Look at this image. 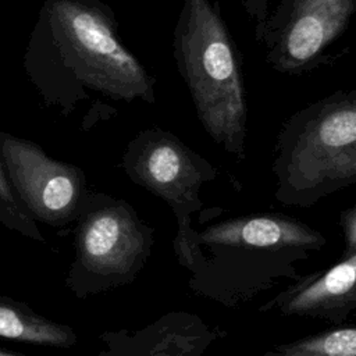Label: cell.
I'll return each instance as SVG.
<instances>
[{"mask_svg":"<svg viewBox=\"0 0 356 356\" xmlns=\"http://www.w3.org/2000/svg\"><path fill=\"white\" fill-rule=\"evenodd\" d=\"M24 68L64 114L89 100L156 102V78L120 40L114 13L100 0H46Z\"/></svg>","mask_w":356,"mask_h":356,"instance_id":"1","label":"cell"},{"mask_svg":"<svg viewBox=\"0 0 356 356\" xmlns=\"http://www.w3.org/2000/svg\"><path fill=\"white\" fill-rule=\"evenodd\" d=\"M325 243L318 229L286 214L229 217L193 231L188 286L196 296L241 309L298 280L299 266Z\"/></svg>","mask_w":356,"mask_h":356,"instance_id":"2","label":"cell"},{"mask_svg":"<svg viewBox=\"0 0 356 356\" xmlns=\"http://www.w3.org/2000/svg\"><path fill=\"white\" fill-rule=\"evenodd\" d=\"M172 57L204 132L243 160L249 107L242 57L218 1L182 0Z\"/></svg>","mask_w":356,"mask_h":356,"instance_id":"3","label":"cell"},{"mask_svg":"<svg viewBox=\"0 0 356 356\" xmlns=\"http://www.w3.org/2000/svg\"><path fill=\"white\" fill-rule=\"evenodd\" d=\"M274 197L307 209L356 184V89H338L292 113L280 127Z\"/></svg>","mask_w":356,"mask_h":356,"instance_id":"4","label":"cell"},{"mask_svg":"<svg viewBox=\"0 0 356 356\" xmlns=\"http://www.w3.org/2000/svg\"><path fill=\"white\" fill-rule=\"evenodd\" d=\"M75 260L65 280L79 298L131 284L154 245V229L122 199L86 193L76 214Z\"/></svg>","mask_w":356,"mask_h":356,"instance_id":"5","label":"cell"},{"mask_svg":"<svg viewBox=\"0 0 356 356\" xmlns=\"http://www.w3.org/2000/svg\"><path fill=\"white\" fill-rule=\"evenodd\" d=\"M121 167L129 179L160 197L177 220L174 252L188 268L192 256V216L203 207L200 189L218 177V170L175 134L147 128L128 143Z\"/></svg>","mask_w":356,"mask_h":356,"instance_id":"6","label":"cell"},{"mask_svg":"<svg viewBox=\"0 0 356 356\" xmlns=\"http://www.w3.org/2000/svg\"><path fill=\"white\" fill-rule=\"evenodd\" d=\"M356 15V0H280L254 39L268 67L302 75L327 64Z\"/></svg>","mask_w":356,"mask_h":356,"instance_id":"7","label":"cell"},{"mask_svg":"<svg viewBox=\"0 0 356 356\" xmlns=\"http://www.w3.org/2000/svg\"><path fill=\"white\" fill-rule=\"evenodd\" d=\"M0 156L13 191L35 220L64 227L76 217L86 195L82 170L7 132H0Z\"/></svg>","mask_w":356,"mask_h":356,"instance_id":"8","label":"cell"},{"mask_svg":"<svg viewBox=\"0 0 356 356\" xmlns=\"http://www.w3.org/2000/svg\"><path fill=\"white\" fill-rule=\"evenodd\" d=\"M259 310L343 324L356 313V253L325 270L300 275Z\"/></svg>","mask_w":356,"mask_h":356,"instance_id":"9","label":"cell"},{"mask_svg":"<svg viewBox=\"0 0 356 356\" xmlns=\"http://www.w3.org/2000/svg\"><path fill=\"white\" fill-rule=\"evenodd\" d=\"M225 332L200 316L168 312L138 330L106 331V349L95 356H204Z\"/></svg>","mask_w":356,"mask_h":356,"instance_id":"10","label":"cell"},{"mask_svg":"<svg viewBox=\"0 0 356 356\" xmlns=\"http://www.w3.org/2000/svg\"><path fill=\"white\" fill-rule=\"evenodd\" d=\"M0 338L46 346L70 348L78 338L71 327L54 323L28 305L0 296Z\"/></svg>","mask_w":356,"mask_h":356,"instance_id":"11","label":"cell"},{"mask_svg":"<svg viewBox=\"0 0 356 356\" xmlns=\"http://www.w3.org/2000/svg\"><path fill=\"white\" fill-rule=\"evenodd\" d=\"M259 356H356V324H338L316 334L277 343Z\"/></svg>","mask_w":356,"mask_h":356,"instance_id":"12","label":"cell"},{"mask_svg":"<svg viewBox=\"0 0 356 356\" xmlns=\"http://www.w3.org/2000/svg\"><path fill=\"white\" fill-rule=\"evenodd\" d=\"M0 221L10 229H15L19 234L43 242V236L36 227V220L24 207L17 197L7 178L3 160L0 156Z\"/></svg>","mask_w":356,"mask_h":356,"instance_id":"13","label":"cell"},{"mask_svg":"<svg viewBox=\"0 0 356 356\" xmlns=\"http://www.w3.org/2000/svg\"><path fill=\"white\" fill-rule=\"evenodd\" d=\"M339 225L343 236L342 259L356 253V203L339 214Z\"/></svg>","mask_w":356,"mask_h":356,"instance_id":"14","label":"cell"},{"mask_svg":"<svg viewBox=\"0 0 356 356\" xmlns=\"http://www.w3.org/2000/svg\"><path fill=\"white\" fill-rule=\"evenodd\" d=\"M245 13L254 22V29L261 26L270 13V0H243Z\"/></svg>","mask_w":356,"mask_h":356,"instance_id":"15","label":"cell"},{"mask_svg":"<svg viewBox=\"0 0 356 356\" xmlns=\"http://www.w3.org/2000/svg\"><path fill=\"white\" fill-rule=\"evenodd\" d=\"M0 356H17V355L10 353V352H6L4 349H0Z\"/></svg>","mask_w":356,"mask_h":356,"instance_id":"16","label":"cell"}]
</instances>
